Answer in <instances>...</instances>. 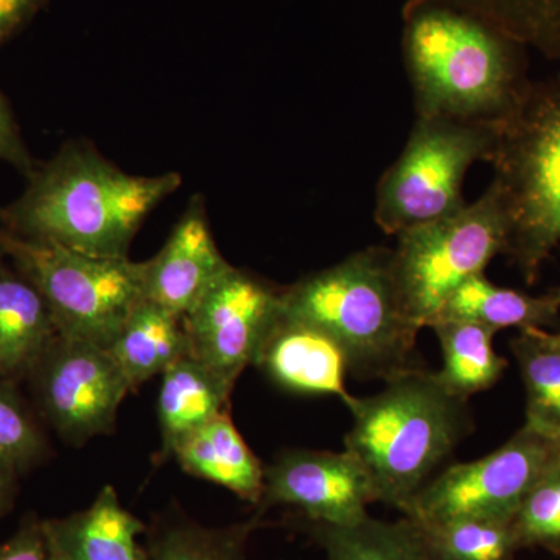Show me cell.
<instances>
[{"instance_id":"ac0fdd59","label":"cell","mask_w":560,"mask_h":560,"mask_svg":"<svg viewBox=\"0 0 560 560\" xmlns=\"http://www.w3.org/2000/svg\"><path fill=\"white\" fill-rule=\"evenodd\" d=\"M158 415L162 436V456L191 431L226 410L235 383L226 381L190 355L183 357L162 372Z\"/></svg>"},{"instance_id":"cb8c5ba5","label":"cell","mask_w":560,"mask_h":560,"mask_svg":"<svg viewBox=\"0 0 560 560\" xmlns=\"http://www.w3.org/2000/svg\"><path fill=\"white\" fill-rule=\"evenodd\" d=\"M526 393V425L560 444V350L521 330L511 341Z\"/></svg>"},{"instance_id":"e575fe53","label":"cell","mask_w":560,"mask_h":560,"mask_svg":"<svg viewBox=\"0 0 560 560\" xmlns=\"http://www.w3.org/2000/svg\"><path fill=\"white\" fill-rule=\"evenodd\" d=\"M556 296H558V300L560 301V289L558 291H556Z\"/></svg>"},{"instance_id":"1f68e13d","label":"cell","mask_w":560,"mask_h":560,"mask_svg":"<svg viewBox=\"0 0 560 560\" xmlns=\"http://www.w3.org/2000/svg\"><path fill=\"white\" fill-rule=\"evenodd\" d=\"M18 471L0 460V517L9 512L13 504L14 492H16Z\"/></svg>"},{"instance_id":"83f0119b","label":"cell","mask_w":560,"mask_h":560,"mask_svg":"<svg viewBox=\"0 0 560 560\" xmlns=\"http://www.w3.org/2000/svg\"><path fill=\"white\" fill-rule=\"evenodd\" d=\"M46 448L43 433L14 383L0 381V460L20 474L43 459Z\"/></svg>"},{"instance_id":"52a82bcc","label":"cell","mask_w":560,"mask_h":560,"mask_svg":"<svg viewBox=\"0 0 560 560\" xmlns=\"http://www.w3.org/2000/svg\"><path fill=\"white\" fill-rule=\"evenodd\" d=\"M495 124L416 117L397 161L375 190L374 220L385 234L453 215L467 205L464 179L475 162L489 161Z\"/></svg>"},{"instance_id":"7c38bea8","label":"cell","mask_w":560,"mask_h":560,"mask_svg":"<svg viewBox=\"0 0 560 560\" xmlns=\"http://www.w3.org/2000/svg\"><path fill=\"white\" fill-rule=\"evenodd\" d=\"M377 501L368 471L349 452H283L265 467V508L287 504L308 522L353 525Z\"/></svg>"},{"instance_id":"f546056e","label":"cell","mask_w":560,"mask_h":560,"mask_svg":"<svg viewBox=\"0 0 560 560\" xmlns=\"http://www.w3.org/2000/svg\"><path fill=\"white\" fill-rule=\"evenodd\" d=\"M0 560H51L38 518L22 522L14 536L0 545Z\"/></svg>"},{"instance_id":"e0dca14e","label":"cell","mask_w":560,"mask_h":560,"mask_svg":"<svg viewBox=\"0 0 560 560\" xmlns=\"http://www.w3.org/2000/svg\"><path fill=\"white\" fill-rule=\"evenodd\" d=\"M60 337L43 294L21 275L0 270V381L31 375Z\"/></svg>"},{"instance_id":"d6a6232c","label":"cell","mask_w":560,"mask_h":560,"mask_svg":"<svg viewBox=\"0 0 560 560\" xmlns=\"http://www.w3.org/2000/svg\"><path fill=\"white\" fill-rule=\"evenodd\" d=\"M523 330L529 331L533 337H536L537 340L544 342V345L550 346L552 349L560 350V334H552V331L539 329V327H528V329Z\"/></svg>"},{"instance_id":"836d02e7","label":"cell","mask_w":560,"mask_h":560,"mask_svg":"<svg viewBox=\"0 0 560 560\" xmlns=\"http://www.w3.org/2000/svg\"><path fill=\"white\" fill-rule=\"evenodd\" d=\"M7 259V253L5 249H3L2 243H0V270L2 268H5V265H3V260Z\"/></svg>"},{"instance_id":"4316f807","label":"cell","mask_w":560,"mask_h":560,"mask_svg":"<svg viewBox=\"0 0 560 560\" xmlns=\"http://www.w3.org/2000/svg\"><path fill=\"white\" fill-rule=\"evenodd\" d=\"M512 528L523 548L560 555V456L523 499Z\"/></svg>"},{"instance_id":"603a6c76","label":"cell","mask_w":560,"mask_h":560,"mask_svg":"<svg viewBox=\"0 0 560 560\" xmlns=\"http://www.w3.org/2000/svg\"><path fill=\"white\" fill-rule=\"evenodd\" d=\"M416 525L430 560H514L522 550L512 522L456 518Z\"/></svg>"},{"instance_id":"9c48e42d","label":"cell","mask_w":560,"mask_h":560,"mask_svg":"<svg viewBox=\"0 0 560 560\" xmlns=\"http://www.w3.org/2000/svg\"><path fill=\"white\" fill-rule=\"evenodd\" d=\"M559 456V442L525 423L485 458L455 464L431 478L401 514L416 523L512 522L534 482Z\"/></svg>"},{"instance_id":"ffe728a7","label":"cell","mask_w":560,"mask_h":560,"mask_svg":"<svg viewBox=\"0 0 560 560\" xmlns=\"http://www.w3.org/2000/svg\"><path fill=\"white\" fill-rule=\"evenodd\" d=\"M559 312L560 301L555 293L530 296L522 291L503 289L490 282L482 272L460 283L433 320H470L495 331L510 327L545 329L558 320Z\"/></svg>"},{"instance_id":"ba28073f","label":"cell","mask_w":560,"mask_h":560,"mask_svg":"<svg viewBox=\"0 0 560 560\" xmlns=\"http://www.w3.org/2000/svg\"><path fill=\"white\" fill-rule=\"evenodd\" d=\"M390 249L394 280L405 311L419 330L429 327L460 283L482 275L504 254L506 220L495 191L485 194L453 215L396 235Z\"/></svg>"},{"instance_id":"484cf974","label":"cell","mask_w":560,"mask_h":560,"mask_svg":"<svg viewBox=\"0 0 560 560\" xmlns=\"http://www.w3.org/2000/svg\"><path fill=\"white\" fill-rule=\"evenodd\" d=\"M256 522L210 529L190 522L156 526L149 541L150 560H246V540Z\"/></svg>"},{"instance_id":"5bb4252c","label":"cell","mask_w":560,"mask_h":560,"mask_svg":"<svg viewBox=\"0 0 560 560\" xmlns=\"http://www.w3.org/2000/svg\"><path fill=\"white\" fill-rule=\"evenodd\" d=\"M260 368L276 385L301 394L337 396L348 404V359L326 331L282 312L257 353Z\"/></svg>"},{"instance_id":"44dd1931","label":"cell","mask_w":560,"mask_h":560,"mask_svg":"<svg viewBox=\"0 0 560 560\" xmlns=\"http://www.w3.org/2000/svg\"><path fill=\"white\" fill-rule=\"evenodd\" d=\"M429 327L440 340L444 359L438 378L453 396L467 400L500 381L508 361L493 349L495 330L459 319H436Z\"/></svg>"},{"instance_id":"4dcf8cb0","label":"cell","mask_w":560,"mask_h":560,"mask_svg":"<svg viewBox=\"0 0 560 560\" xmlns=\"http://www.w3.org/2000/svg\"><path fill=\"white\" fill-rule=\"evenodd\" d=\"M49 0H0V47L24 31Z\"/></svg>"},{"instance_id":"8992f818","label":"cell","mask_w":560,"mask_h":560,"mask_svg":"<svg viewBox=\"0 0 560 560\" xmlns=\"http://www.w3.org/2000/svg\"><path fill=\"white\" fill-rule=\"evenodd\" d=\"M18 272L49 305L60 337L108 349L131 312L145 300V261L90 256L0 230Z\"/></svg>"},{"instance_id":"5b68a950","label":"cell","mask_w":560,"mask_h":560,"mask_svg":"<svg viewBox=\"0 0 560 560\" xmlns=\"http://www.w3.org/2000/svg\"><path fill=\"white\" fill-rule=\"evenodd\" d=\"M490 189L506 220V254L533 283L560 243V75L529 81L495 124Z\"/></svg>"},{"instance_id":"6da1fadb","label":"cell","mask_w":560,"mask_h":560,"mask_svg":"<svg viewBox=\"0 0 560 560\" xmlns=\"http://www.w3.org/2000/svg\"><path fill=\"white\" fill-rule=\"evenodd\" d=\"M401 51L416 117L497 124L528 86L526 49L447 0H408Z\"/></svg>"},{"instance_id":"d6986e66","label":"cell","mask_w":560,"mask_h":560,"mask_svg":"<svg viewBox=\"0 0 560 560\" xmlns=\"http://www.w3.org/2000/svg\"><path fill=\"white\" fill-rule=\"evenodd\" d=\"M108 350L135 389L189 355V340L183 319L143 300L125 320Z\"/></svg>"},{"instance_id":"8fae6325","label":"cell","mask_w":560,"mask_h":560,"mask_svg":"<svg viewBox=\"0 0 560 560\" xmlns=\"http://www.w3.org/2000/svg\"><path fill=\"white\" fill-rule=\"evenodd\" d=\"M282 312V290L231 267L183 318L189 355L235 383Z\"/></svg>"},{"instance_id":"30bf717a","label":"cell","mask_w":560,"mask_h":560,"mask_svg":"<svg viewBox=\"0 0 560 560\" xmlns=\"http://www.w3.org/2000/svg\"><path fill=\"white\" fill-rule=\"evenodd\" d=\"M28 377L40 411L72 444L108 433L130 383L109 350L58 337Z\"/></svg>"},{"instance_id":"9a60e30c","label":"cell","mask_w":560,"mask_h":560,"mask_svg":"<svg viewBox=\"0 0 560 560\" xmlns=\"http://www.w3.org/2000/svg\"><path fill=\"white\" fill-rule=\"evenodd\" d=\"M51 560H147L139 547L145 525L105 486L88 510L40 521Z\"/></svg>"},{"instance_id":"7a4b0ae2","label":"cell","mask_w":560,"mask_h":560,"mask_svg":"<svg viewBox=\"0 0 560 560\" xmlns=\"http://www.w3.org/2000/svg\"><path fill=\"white\" fill-rule=\"evenodd\" d=\"M27 179L0 210L3 231L110 259L128 257L140 224L180 186L178 173L128 175L86 142L66 143Z\"/></svg>"},{"instance_id":"2e32d148","label":"cell","mask_w":560,"mask_h":560,"mask_svg":"<svg viewBox=\"0 0 560 560\" xmlns=\"http://www.w3.org/2000/svg\"><path fill=\"white\" fill-rule=\"evenodd\" d=\"M172 456L187 474L215 482L242 500L260 504L264 499L265 467L243 441L228 410L183 438Z\"/></svg>"},{"instance_id":"4fadbf2b","label":"cell","mask_w":560,"mask_h":560,"mask_svg":"<svg viewBox=\"0 0 560 560\" xmlns=\"http://www.w3.org/2000/svg\"><path fill=\"white\" fill-rule=\"evenodd\" d=\"M231 267L213 241L201 198L195 197L164 248L145 261V300L183 319Z\"/></svg>"},{"instance_id":"7402d4cb","label":"cell","mask_w":560,"mask_h":560,"mask_svg":"<svg viewBox=\"0 0 560 560\" xmlns=\"http://www.w3.org/2000/svg\"><path fill=\"white\" fill-rule=\"evenodd\" d=\"M308 526L327 560H430L418 525L405 515L397 522L368 515L353 525L308 522Z\"/></svg>"},{"instance_id":"3957f363","label":"cell","mask_w":560,"mask_h":560,"mask_svg":"<svg viewBox=\"0 0 560 560\" xmlns=\"http://www.w3.org/2000/svg\"><path fill=\"white\" fill-rule=\"evenodd\" d=\"M381 393L350 397L345 451L370 475L377 501L400 512L470 433L467 400L422 368L388 378Z\"/></svg>"},{"instance_id":"f1b7e54d","label":"cell","mask_w":560,"mask_h":560,"mask_svg":"<svg viewBox=\"0 0 560 560\" xmlns=\"http://www.w3.org/2000/svg\"><path fill=\"white\" fill-rule=\"evenodd\" d=\"M0 161L13 165L25 178H28L36 168L2 91H0Z\"/></svg>"},{"instance_id":"277c9868","label":"cell","mask_w":560,"mask_h":560,"mask_svg":"<svg viewBox=\"0 0 560 560\" xmlns=\"http://www.w3.org/2000/svg\"><path fill=\"white\" fill-rule=\"evenodd\" d=\"M283 311L326 331L341 346L349 371L388 378L418 368L419 329L405 311L390 267V249L357 250L326 270L282 290Z\"/></svg>"},{"instance_id":"d4e9b609","label":"cell","mask_w":560,"mask_h":560,"mask_svg":"<svg viewBox=\"0 0 560 560\" xmlns=\"http://www.w3.org/2000/svg\"><path fill=\"white\" fill-rule=\"evenodd\" d=\"M497 25L541 57L560 61V0H447Z\"/></svg>"}]
</instances>
